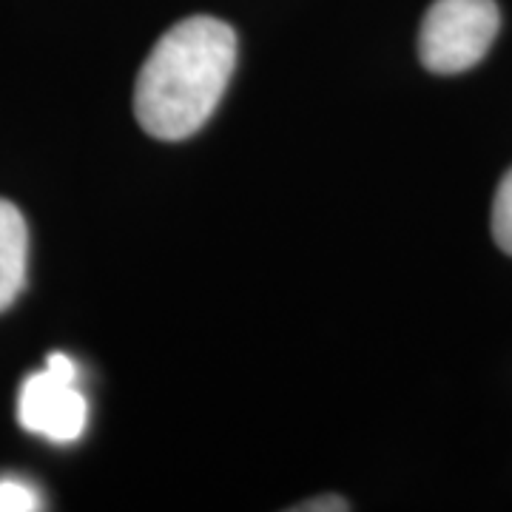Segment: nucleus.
<instances>
[{
    "label": "nucleus",
    "instance_id": "obj_3",
    "mask_svg": "<svg viewBox=\"0 0 512 512\" xmlns=\"http://www.w3.org/2000/svg\"><path fill=\"white\" fill-rule=\"evenodd\" d=\"M18 421L23 430L69 444L89 424V402L77 387V365L66 353H52L46 367L26 376L18 393Z\"/></svg>",
    "mask_w": 512,
    "mask_h": 512
},
{
    "label": "nucleus",
    "instance_id": "obj_1",
    "mask_svg": "<svg viewBox=\"0 0 512 512\" xmlns=\"http://www.w3.org/2000/svg\"><path fill=\"white\" fill-rule=\"evenodd\" d=\"M237 66V35L228 23L208 15L171 26L146 57L134 114L157 140H185L217 111Z\"/></svg>",
    "mask_w": 512,
    "mask_h": 512
},
{
    "label": "nucleus",
    "instance_id": "obj_5",
    "mask_svg": "<svg viewBox=\"0 0 512 512\" xmlns=\"http://www.w3.org/2000/svg\"><path fill=\"white\" fill-rule=\"evenodd\" d=\"M493 237L501 251L512 256V168L498 183L493 200Z\"/></svg>",
    "mask_w": 512,
    "mask_h": 512
},
{
    "label": "nucleus",
    "instance_id": "obj_7",
    "mask_svg": "<svg viewBox=\"0 0 512 512\" xmlns=\"http://www.w3.org/2000/svg\"><path fill=\"white\" fill-rule=\"evenodd\" d=\"M296 510H302V512H345L348 510V504H345V498H339V495H328V498H313L311 504H302V507H296Z\"/></svg>",
    "mask_w": 512,
    "mask_h": 512
},
{
    "label": "nucleus",
    "instance_id": "obj_6",
    "mask_svg": "<svg viewBox=\"0 0 512 512\" xmlns=\"http://www.w3.org/2000/svg\"><path fill=\"white\" fill-rule=\"evenodd\" d=\"M43 510V498L23 478H0V512Z\"/></svg>",
    "mask_w": 512,
    "mask_h": 512
},
{
    "label": "nucleus",
    "instance_id": "obj_4",
    "mask_svg": "<svg viewBox=\"0 0 512 512\" xmlns=\"http://www.w3.org/2000/svg\"><path fill=\"white\" fill-rule=\"evenodd\" d=\"M29 228L18 205L0 200V313L15 305L26 285Z\"/></svg>",
    "mask_w": 512,
    "mask_h": 512
},
{
    "label": "nucleus",
    "instance_id": "obj_2",
    "mask_svg": "<svg viewBox=\"0 0 512 512\" xmlns=\"http://www.w3.org/2000/svg\"><path fill=\"white\" fill-rule=\"evenodd\" d=\"M501 29L495 0H436L421 20L419 57L436 74L473 69Z\"/></svg>",
    "mask_w": 512,
    "mask_h": 512
}]
</instances>
